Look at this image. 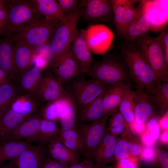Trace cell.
<instances>
[{
  "mask_svg": "<svg viewBox=\"0 0 168 168\" xmlns=\"http://www.w3.org/2000/svg\"><path fill=\"white\" fill-rule=\"evenodd\" d=\"M129 75L136 85L143 87L147 94H154L161 83L141 50L135 44H124L120 48Z\"/></svg>",
  "mask_w": 168,
  "mask_h": 168,
  "instance_id": "6da1fadb",
  "label": "cell"
},
{
  "mask_svg": "<svg viewBox=\"0 0 168 168\" xmlns=\"http://www.w3.org/2000/svg\"><path fill=\"white\" fill-rule=\"evenodd\" d=\"M81 16L78 6L70 15L64 17L57 25L48 44L51 62L69 51L77 31V26Z\"/></svg>",
  "mask_w": 168,
  "mask_h": 168,
  "instance_id": "7a4b0ae2",
  "label": "cell"
},
{
  "mask_svg": "<svg viewBox=\"0 0 168 168\" xmlns=\"http://www.w3.org/2000/svg\"><path fill=\"white\" fill-rule=\"evenodd\" d=\"M5 6L7 13L5 37L45 18L35 9L31 0H5Z\"/></svg>",
  "mask_w": 168,
  "mask_h": 168,
  "instance_id": "3957f363",
  "label": "cell"
},
{
  "mask_svg": "<svg viewBox=\"0 0 168 168\" xmlns=\"http://www.w3.org/2000/svg\"><path fill=\"white\" fill-rule=\"evenodd\" d=\"M86 74L110 86L130 82L123 65L111 54L105 55L100 61H94Z\"/></svg>",
  "mask_w": 168,
  "mask_h": 168,
  "instance_id": "277c9868",
  "label": "cell"
},
{
  "mask_svg": "<svg viewBox=\"0 0 168 168\" xmlns=\"http://www.w3.org/2000/svg\"><path fill=\"white\" fill-rule=\"evenodd\" d=\"M60 21L44 18L16 31L10 37L14 42L22 41L35 49L49 44L56 26Z\"/></svg>",
  "mask_w": 168,
  "mask_h": 168,
  "instance_id": "5b68a950",
  "label": "cell"
},
{
  "mask_svg": "<svg viewBox=\"0 0 168 168\" xmlns=\"http://www.w3.org/2000/svg\"><path fill=\"white\" fill-rule=\"evenodd\" d=\"M141 49L147 61L160 82L168 81V65L166 62L164 48L158 36L148 34L135 43Z\"/></svg>",
  "mask_w": 168,
  "mask_h": 168,
  "instance_id": "8992f818",
  "label": "cell"
},
{
  "mask_svg": "<svg viewBox=\"0 0 168 168\" xmlns=\"http://www.w3.org/2000/svg\"><path fill=\"white\" fill-rule=\"evenodd\" d=\"M68 83L67 90L74 100L77 110L104 94L110 86L92 78L86 80L83 77H76Z\"/></svg>",
  "mask_w": 168,
  "mask_h": 168,
  "instance_id": "52a82bcc",
  "label": "cell"
},
{
  "mask_svg": "<svg viewBox=\"0 0 168 168\" xmlns=\"http://www.w3.org/2000/svg\"><path fill=\"white\" fill-rule=\"evenodd\" d=\"M111 114H108L100 119L92 122L76 125L80 133L84 147V156L86 159L91 160L94 151L100 143L106 132V120Z\"/></svg>",
  "mask_w": 168,
  "mask_h": 168,
  "instance_id": "ba28073f",
  "label": "cell"
},
{
  "mask_svg": "<svg viewBox=\"0 0 168 168\" xmlns=\"http://www.w3.org/2000/svg\"><path fill=\"white\" fill-rule=\"evenodd\" d=\"M79 7L81 17L89 25L103 24L113 19L110 0H82Z\"/></svg>",
  "mask_w": 168,
  "mask_h": 168,
  "instance_id": "9c48e42d",
  "label": "cell"
},
{
  "mask_svg": "<svg viewBox=\"0 0 168 168\" xmlns=\"http://www.w3.org/2000/svg\"><path fill=\"white\" fill-rule=\"evenodd\" d=\"M85 30L86 40L91 51L97 54L104 55L112 44L114 35L105 25H89Z\"/></svg>",
  "mask_w": 168,
  "mask_h": 168,
  "instance_id": "30bf717a",
  "label": "cell"
},
{
  "mask_svg": "<svg viewBox=\"0 0 168 168\" xmlns=\"http://www.w3.org/2000/svg\"><path fill=\"white\" fill-rule=\"evenodd\" d=\"M51 66L54 75L62 84L74 78L83 77L85 72L76 60L70 49L63 56L53 61Z\"/></svg>",
  "mask_w": 168,
  "mask_h": 168,
  "instance_id": "8fae6325",
  "label": "cell"
},
{
  "mask_svg": "<svg viewBox=\"0 0 168 168\" xmlns=\"http://www.w3.org/2000/svg\"><path fill=\"white\" fill-rule=\"evenodd\" d=\"M113 13V22L118 33L121 37L137 15L138 6L134 5L137 0H111Z\"/></svg>",
  "mask_w": 168,
  "mask_h": 168,
  "instance_id": "7c38bea8",
  "label": "cell"
},
{
  "mask_svg": "<svg viewBox=\"0 0 168 168\" xmlns=\"http://www.w3.org/2000/svg\"><path fill=\"white\" fill-rule=\"evenodd\" d=\"M66 92L62 84L52 72L48 68L44 70L35 95L38 100L43 104L54 102L62 97Z\"/></svg>",
  "mask_w": 168,
  "mask_h": 168,
  "instance_id": "4fadbf2b",
  "label": "cell"
},
{
  "mask_svg": "<svg viewBox=\"0 0 168 168\" xmlns=\"http://www.w3.org/2000/svg\"><path fill=\"white\" fill-rule=\"evenodd\" d=\"M140 2L137 15L122 37L125 40L124 44H134L150 31V21L145 11L144 0Z\"/></svg>",
  "mask_w": 168,
  "mask_h": 168,
  "instance_id": "5bb4252c",
  "label": "cell"
},
{
  "mask_svg": "<svg viewBox=\"0 0 168 168\" xmlns=\"http://www.w3.org/2000/svg\"><path fill=\"white\" fill-rule=\"evenodd\" d=\"M48 156L46 146L31 144L16 158L9 161L15 168H40Z\"/></svg>",
  "mask_w": 168,
  "mask_h": 168,
  "instance_id": "9a60e30c",
  "label": "cell"
},
{
  "mask_svg": "<svg viewBox=\"0 0 168 168\" xmlns=\"http://www.w3.org/2000/svg\"><path fill=\"white\" fill-rule=\"evenodd\" d=\"M42 119L38 114L28 117L2 140L25 139L36 142Z\"/></svg>",
  "mask_w": 168,
  "mask_h": 168,
  "instance_id": "2e32d148",
  "label": "cell"
},
{
  "mask_svg": "<svg viewBox=\"0 0 168 168\" xmlns=\"http://www.w3.org/2000/svg\"><path fill=\"white\" fill-rule=\"evenodd\" d=\"M70 49L86 74L94 61L86 40L85 29L77 30Z\"/></svg>",
  "mask_w": 168,
  "mask_h": 168,
  "instance_id": "e0dca14e",
  "label": "cell"
},
{
  "mask_svg": "<svg viewBox=\"0 0 168 168\" xmlns=\"http://www.w3.org/2000/svg\"><path fill=\"white\" fill-rule=\"evenodd\" d=\"M35 49L21 41H14L12 52L17 81L26 71L32 67Z\"/></svg>",
  "mask_w": 168,
  "mask_h": 168,
  "instance_id": "ac0fdd59",
  "label": "cell"
},
{
  "mask_svg": "<svg viewBox=\"0 0 168 168\" xmlns=\"http://www.w3.org/2000/svg\"><path fill=\"white\" fill-rule=\"evenodd\" d=\"M46 147L49 156L68 167L79 160V155L67 147L58 136L51 139Z\"/></svg>",
  "mask_w": 168,
  "mask_h": 168,
  "instance_id": "d6986e66",
  "label": "cell"
},
{
  "mask_svg": "<svg viewBox=\"0 0 168 168\" xmlns=\"http://www.w3.org/2000/svg\"><path fill=\"white\" fill-rule=\"evenodd\" d=\"M44 71L34 66L25 72L15 84L18 93L35 97Z\"/></svg>",
  "mask_w": 168,
  "mask_h": 168,
  "instance_id": "ffe728a7",
  "label": "cell"
},
{
  "mask_svg": "<svg viewBox=\"0 0 168 168\" xmlns=\"http://www.w3.org/2000/svg\"><path fill=\"white\" fill-rule=\"evenodd\" d=\"M134 100L135 121L139 124H144L152 115L153 104L144 88L136 85Z\"/></svg>",
  "mask_w": 168,
  "mask_h": 168,
  "instance_id": "44dd1931",
  "label": "cell"
},
{
  "mask_svg": "<svg viewBox=\"0 0 168 168\" xmlns=\"http://www.w3.org/2000/svg\"><path fill=\"white\" fill-rule=\"evenodd\" d=\"M130 82L119 83L110 86L104 94L103 105L105 115L112 114L122 100L126 91L132 88Z\"/></svg>",
  "mask_w": 168,
  "mask_h": 168,
  "instance_id": "7402d4cb",
  "label": "cell"
},
{
  "mask_svg": "<svg viewBox=\"0 0 168 168\" xmlns=\"http://www.w3.org/2000/svg\"><path fill=\"white\" fill-rule=\"evenodd\" d=\"M13 42L11 37L0 38V68L15 84L17 77L12 52Z\"/></svg>",
  "mask_w": 168,
  "mask_h": 168,
  "instance_id": "603a6c76",
  "label": "cell"
},
{
  "mask_svg": "<svg viewBox=\"0 0 168 168\" xmlns=\"http://www.w3.org/2000/svg\"><path fill=\"white\" fill-rule=\"evenodd\" d=\"M44 104L35 96L18 93L10 108L18 114L29 117L38 114Z\"/></svg>",
  "mask_w": 168,
  "mask_h": 168,
  "instance_id": "cb8c5ba5",
  "label": "cell"
},
{
  "mask_svg": "<svg viewBox=\"0 0 168 168\" xmlns=\"http://www.w3.org/2000/svg\"><path fill=\"white\" fill-rule=\"evenodd\" d=\"M104 94L84 107L77 110V124L96 121L106 115L105 114L103 105Z\"/></svg>",
  "mask_w": 168,
  "mask_h": 168,
  "instance_id": "d4e9b609",
  "label": "cell"
},
{
  "mask_svg": "<svg viewBox=\"0 0 168 168\" xmlns=\"http://www.w3.org/2000/svg\"><path fill=\"white\" fill-rule=\"evenodd\" d=\"M145 11L150 22V31L158 32L164 30L168 20L159 1L144 0Z\"/></svg>",
  "mask_w": 168,
  "mask_h": 168,
  "instance_id": "484cf974",
  "label": "cell"
},
{
  "mask_svg": "<svg viewBox=\"0 0 168 168\" xmlns=\"http://www.w3.org/2000/svg\"><path fill=\"white\" fill-rule=\"evenodd\" d=\"M117 142V139L114 135L106 132L93 153L91 159H94L99 166L110 162L114 155Z\"/></svg>",
  "mask_w": 168,
  "mask_h": 168,
  "instance_id": "4316f807",
  "label": "cell"
},
{
  "mask_svg": "<svg viewBox=\"0 0 168 168\" xmlns=\"http://www.w3.org/2000/svg\"><path fill=\"white\" fill-rule=\"evenodd\" d=\"M31 144L25 140H0V166L16 158Z\"/></svg>",
  "mask_w": 168,
  "mask_h": 168,
  "instance_id": "83f0119b",
  "label": "cell"
},
{
  "mask_svg": "<svg viewBox=\"0 0 168 168\" xmlns=\"http://www.w3.org/2000/svg\"><path fill=\"white\" fill-rule=\"evenodd\" d=\"M31 0L35 9L45 18L61 21L64 18L63 12L57 0Z\"/></svg>",
  "mask_w": 168,
  "mask_h": 168,
  "instance_id": "f1b7e54d",
  "label": "cell"
},
{
  "mask_svg": "<svg viewBox=\"0 0 168 168\" xmlns=\"http://www.w3.org/2000/svg\"><path fill=\"white\" fill-rule=\"evenodd\" d=\"M28 117L16 113L10 108L4 112L0 122V140L4 139Z\"/></svg>",
  "mask_w": 168,
  "mask_h": 168,
  "instance_id": "f546056e",
  "label": "cell"
},
{
  "mask_svg": "<svg viewBox=\"0 0 168 168\" xmlns=\"http://www.w3.org/2000/svg\"><path fill=\"white\" fill-rule=\"evenodd\" d=\"M68 148L79 154L84 155V147L82 138L78 131L75 129L63 130L60 129L58 136Z\"/></svg>",
  "mask_w": 168,
  "mask_h": 168,
  "instance_id": "4dcf8cb0",
  "label": "cell"
},
{
  "mask_svg": "<svg viewBox=\"0 0 168 168\" xmlns=\"http://www.w3.org/2000/svg\"><path fill=\"white\" fill-rule=\"evenodd\" d=\"M68 99L66 106L58 121L60 129L65 130L76 128L77 107L72 96L67 90Z\"/></svg>",
  "mask_w": 168,
  "mask_h": 168,
  "instance_id": "1f68e13d",
  "label": "cell"
},
{
  "mask_svg": "<svg viewBox=\"0 0 168 168\" xmlns=\"http://www.w3.org/2000/svg\"><path fill=\"white\" fill-rule=\"evenodd\" d=\"M60 130L56 122L42 119L36 142L46 146L51 139L58 136Z\"/></svg>",
  "mask_w": 168,
  "mask_h": 168,
  "instance_id": "d6a6232c",
  "label": "cell"
},
{
  "mask_svg": "<svg viewBox=\"0 0 168 168\" xmlns=\"http://www.w3.org/2000/svg\"><path fill=\"white\" fill-rule=\"evenodd\" d=\"M18 93L16 85L12 82L0 85V111L5 112L10 108Z\"/></svg>",
  "mask_w": 168,
  "mask_h": 168,
  "instance_id": "836d02e7",
  "label": "cell"
},
{
  "mask_svg": "<svg viewBox=\"0 0 168 168\" xmlns=\"http://www.w3.org/2000/svg\"><path fill=\"white\" fill-rule=\"evenodd\" d=\"M134 96L135 91L133 90L132 88L128 89L118 106L119 112L124 120L130 124L135 121L134 103Z\"/></svg>",
  "mask_w": 168,
  "mask_h": 168,
  "instance_id": "e575fe53",
  "label": "cell"
},
{
  "mask_svg": "<svg viewBox=\"0 0 168 168\" xmlns=\"http://www.w3.org/2000/svg\"><path fill=\"white\" fill-rule=\"evenodd\" d=\"M149 96L153 105L162 110L166 109L168 105V81L161 82L155 93Z\"/></svg>",
  "mask_w": 168,
  "mask_h": 168,
  "instance_id": "d590c367",
  "label": "cell"
},
{
  "mask_svg": "<svg viewBox=\"0 0 168 168\" xmlns=\"http://www.w3.org/2000/svg\"><path fill=\"white\" fill-rule=\"evenodd\" d=\"M43 119L56 122L60 117V108L57 100L44 104L38 113Z\"/></svg>",
  "mask_w": 168,
  "mask_h": 168,
  "instance_id": "8d00e7d4",
  "label": "cell"
},
{
  "mask_svg": "<svg viewBox=\"0 0 168 168\" xmlns=\"http://www.w3.org/2000/svg\"><path fill=\"white\" fill-rule=\"evenodd\" d=\"M111 114L109 130L110 133L114 135L120 134L124 130L125 120L119 112L115 111Z\"/></svg>",
  "mask_w": 168,
  "mask_h": 168,
  "instance_id": "74e56055",
  "label": "cell"
},
{
  "mask_svg": "<svg viewBox=\"0 0 168 168\" xmlns=\"http://www.w3.org/2000/svg\"><path fill=\"white\" fill-rule=\"evenodd\" d=\"M64 17L71 14L76 9L80 4V0H58Z\"/></svg>",
  "mask_w": 168,
  "mask_h": 168,
  "instance_id": "f35d334b",
  "label": "cell"
},
{
  "mask_svg": "<svg viewBox=\"0 0 168 168\" xmlns=\"http://www.w3.org/2000/svg\"><path fill=\"white\" fill-rule=\"evenodd\" d=\"M129 143L121 140L117 142L114 152L116 158L119 160L127 159L129 154Z\"/></svg>",
  "mask_w": 168,
  "mask_h": 168,
  "instance_id": "ab89813d",
  "label": "cell"
},
{
  "mask_svg": "<svg viewBox=\"0 0 168 168\" xmlns=\"http://www.w3.org/2000/svg\"><path fill=\"white\" fill-rule=\"evenodd\" d=\"M147 127L150 131V135L154 141L158 138L159 134V127L157 120L154 118L150 120Z\"/></svg>",
  "mask_w": 168,
  "mask_h": 168,
  "instance_id": "60d3db41",
  "label": "cell"
},
{
  "mask_svg": "<svg viewBox=\"0 0 168 168\" xmlns=\"http://www.w3.org/2000/svg\"><path fill=\"white\" fill-rule=\"evenodd\" d=\"M40 168H68V167L48 156Z\"/></svg>",
  "mask_w": 168,
  "mask_h": 168,
  "instance_id": "b9f144b4",
  "label": "cell"
},
{
  "mask_svg": "<svg viewBox=\"0 0 168 168\" xmlns=\"http://www.w3.org/2000/svg\"><path fill=\"white\" fill-rule=\"evenodd\" d=\"M7 13L4 6L0 9V36L5 33L7 23Z\"/></svg>",
  "mask_w": 168,
  "mask_h": 168,
  "instance_id": "7bdbcfd3",
  "label": "cell"
},
{
  "mask_svg": "<svg viewBox=\"0 0 168 168\" xmlns=\"http://www.w3.org/2000/svg\"><path fill=\"white\" fill-rule=\"evenodd\" d=\"M163 45L164 54L166 57L168 56V30L167 27L162 33L158 35Z\"/></svg>",
  "mask_w": 168,
  "mask_h": 168,
  "instance_id": "ee69618b",
  "label": "cell"
},
{
  "mask_svg": "<svg viewBox=\"0 0 168 168\" xmlns=\"http://www.w3.org/2000/svg\"><path fill=\"white\" fill-rule=\"evenodd\" d=\"M136 161L131 159H124L120 160L117 168H137Z\"/></svg>",
  "mask_w": 168,
  "mask_h": 168,
  "instance_id": "f6af8a7d",
  "label": "cell"
},
{
  "mask_svg": "<svg viewBox=\"0 0 168 168\" xmlns=\"http://www.w3.org/2000/svg\"><path fill=\"white\" fill-rule=\"evenodd\" d=\"M68 168H96V167L91 160L86 159L82 162L74 164Z\"/></svg>",
  "mask_w": 168,
  "mask_h": 168,
  "instance_id": "bcb514c9",
  "label": "cell"
},
{
  "mask_svg": "<svg viewBox=\"0 0 168 168\" xmlns=\"http://www.w3.org/2000/svg\"><path fill=\"white\" fill-rule=\"evenodd\" d=\"M154 157V152L151 148H147L143 151L142 155V158L147 161H152Z\"/></svg>",
  "mask_w": 168,
  "mask_h": 168,
  "instance_id": "7dc6e473",
  "label": "cell"
},
{
  "mask_svg": "<svg viewBox=\"0 0 168 168\" xmlns=\"http://www.w3.org/2000/svg\"><path fill=\"white\" fill-rule=\"evenodd\" d=\"M159 161L162 168H168V153L165 151L160 152L158 155Z\"/></svg>",
  "mask_w": 168,
  "mask_h": 168,
  "instance_id": "c3c4849f",
  "label": "cell"
},
{
  "mask_svg": "<svg viewBox=\"0 0 168 168\" xmlns=\"http://www.w3.org/2000/svg\"><path fill=\"white\" fill-rule=\"evenodd\" d=\"M142 151L141 147L136 144H129V152L131 155L137 156L140 154Z\"/></svg>",
  "mask_w": 168,
  "mask_h": 168,
  "instance_id": "681fc988",
  "label": "cell"
},
{
  "mask_svg": "<svg viewBox=\"0 0 168 168\" xmlns=\"http://www.w3.org/2000/svg\"><path fill=\"white\" fill-rule=\"evenodd\" d=\"M143 140L144 143L148 146H152L154 143V141L150 134L148 133L144 135L143 137Z\"/></svg>",
  "mask_w": 168,
  "mask_h": 168,
  "instance_id": "f907efd6",
  "label": "cell"
},
{
  "mask_svg": "<svg viewBox=\"0 0 168 168\" xmlns=\"http://www.w3.org/2000/svg\"><path fill=\"white\" fill-rule=\"evenodd\" d=\"M133 127L135 130L138 133L142 132L144 128L143 124H140L137 123L135 121L132 124Z\"/></svg>",
  "mask_w": 168,
  "mask_h": 168,
  "instance_id": "816d5d0a",
  "label": "cell"
},
{
  "mask_svg": "<svg viewBox=\"0 0 168 168\" xmlns=\"http://www.w3.org/2000/svg\"><path fill=\"white\" fill-rule=\"evenodd\" d=\"M0 80L3 83L7 82H12L5 72L0 68Z\"/></svg>",
  "mask_w": 168,
  "mask_h": 168,
  "instance_id": "f5cc1de1",
  "label": "cell"
},
{
  "mask_svg": "<svg viewBox=\"0 0 168 168\" xmlns=\"http://www.w3.org/2000/svg\"><path fill=\"white\" fill-rule=\"evenodd\" d=\"M160 125L163 128L166 129H168V118L167 112L160 120Z\"/></svg>",
  "mask_w": 168,
  "mask_h": 168,
  "instance_id": "db71d44e",
  "label": "cell"
},
{
  "mask_svg": "<svg viewBox=\"0 0 168 168\" xmlns=\"http://www.w3.org/2000/svg\"><path fill=\"white\" fill-rule=\"evenodd\" d=\"M0 168H15L12 163L9 161L5 162L0 166Z\"/></svg>",
  "mask_w": 168,
  "mask_h": 168,
  "instance_id": "11a10c76",
  "label": "cell"
},
{
  "mask_svg": "<svg viewBox=\"0 0 168 168\" xmlns=\"http://www.w3.org/2000/svg\"><path fill=\"white\" fill-rule=\"evenodd\" d=\"M161 139L163 142H166L168 140V132H166L164 133L161 135Z\"/></svg>",
  "mask_w": 168,
  "mask_h": 168,
  "instance_id": "9f6ffc18",
  "label": "cell"
},
{
  "mask_svg": "<svg viewBox=\"0 0 168 168\" xmlns=\"http://www.w3.org/2000/svg\"><path fill=\"white\" fill-rule=\"evenodd\" d=\"M5 0H0V9L4 6Z\"/></svg>",
  "mask_w": 168,
  "mask_h": 168,
  "instance_id": "6f0895ef",
  "label": "cell"
},
{
  "mask_svg": "<svg viewBox=\"0 0 168 168\" xmlns=\"http://www.w3.org/2000/svg\"><path fill=\"white\" fill-rule=\"evenodd\" d=\"M3 112L0 111V122L1 119L2 117L3 114Z\"/></svg>",
  "mask_w": 168,
  "mask_h": 168,
  "instance_id": "680465c9",
  "label": "cell"
}]
</instances>
